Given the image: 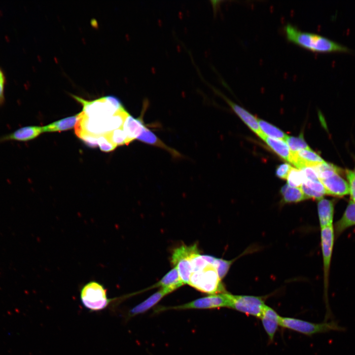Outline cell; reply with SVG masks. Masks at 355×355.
<instances>
[{"mask_svg":"<svg viewBox=\"0 0 355 355\" xmlns=\"http://www.w3.org/2000/svg\"><path fill=\"white\" fill-rule=\"evenodd\" d=\"M216 91L224 99L235 113L253 132L258 136L262 133L260 129L256 117L242 106L231 101L223 94L218 91Z\"/></svg>","mask_w":355,"mask_h":355,"instance_id":"4fadbf2b","label":"cell"},{"mask_svg":"<svg viewBox=\"0 0 355 355\" xmlns=\"http://www.w3.org/2000/svg\"><path fill=\"white\" fill-rule=\"evenodd\" d=\"M324 162L319 155L311 149L291 152L289 161L299 170L305 167H312Z\"/></svg>","mask_w":355,"mask_h":355,"instance_id":"8fae6325","label":"cell"},{"mask_svg":"<svg viewBox=\"0 0 355 355\" xmlns=\"http://www.w3.org/2000/svg\"><path fill=\"white\" fill-rule=\"evenodd\" d=\"M146 107L143 108L142 114L140 117L134 118L129 114L124 122L123 129L126 135L129 144L134 140L138 138L145 126L142 120V116L143 112L146 110Z\"/></svg>","mask_w":355,"mask_h":355,"instance_id":"5bb4252c","label":"cell"},{"mask_svg":"<svg viewBox=\"0 0 355 355\" xmlns=\"http://www.w3.org/2000/svg\"><path fill=\"white\" fill-rule=\"evenodd\" d=\"M287 40L309 51L318 53L351 52L348 47L321 35L303 32L286 24L284 28Z\"/></svg>","mask_w":355,"mask_h":355,"instance_id":"6da1fadb","label":"cell"},{"mask_svg":"<svg viewBox=\"0 0 355 355\" xmlns=\"http://www.w3.org/2000/svg\"><path fill=\"white\" fill-rule=\"evenodd\" d=\"M292 167L288 163H284L278 166L276 169V176L282 179H286Z\"/></svg>","mask_w":355,"mask_h":355,"instance_id":"d6a6232c","label":"cell"},{"mask_svg":"<svg viewBox=\"0 0 355 355\" xmlns=\"http://www.w3.org/2000/svg\"><path fill=\"white\" fill-rule=\"evenodd\" d=\"M87 146L96 147L98 145L97 135L81 132L76 135Z\"/></svg>","mask_w":355,"mask_h":355,"instance_id":"83f0119b","label":"cell"},{"mask_svg":"<svg viewBox=\"0 0 355 355\" xmlns=\"http://www.w3.org/2000/svg\"><path fill=\"white\" fill-rule=\"evenodd\" d=\"M78 119V114L62 119L42 127L43 132L65 131L72 128Z\"/></svg>","mask_w":355,"mask_h":355,"instance_id":"44dd1931","label":"cell"},{"mask_svg":"<svg viewBox=\"0 0 355 355\" xmlns=\"http://www.w3.org/2000/svg\"><path fill=\"white\" fill-rule=\"evenodd\" d=\"M188 284L210 295L224 292V288L216 269L209 262L203 268L192 273Z\"/></svg>","mask_w":355,"mask_h":355,"instance_id":"7a4b0ae2","label":"cell"},{"mask_svg":"<svg viewBox=\"0 0 355 355\" xmlns=\"http://www.w3.org/2000/svg\"><path fill=\"white\" fill-rule=\"evenodd\" d=\"M334 211L333 201L323 198L319 200L318 212L320 228L332 225Z\"/></svg>","mask_w":355,"mask_h":355,"instance_id":"9a60e30c","label":"cell"},{"mask_svg":"<svg viewBox=\"0 0 355 355\" xmlns=\"http://www.w3.org/2000/svg\"><path fill=\"white\" fill-rule=\"evenodd\" d=\"M258 136L279 156L287 162L289 161L291 151L285 142L269 137L263 133Z\"/></svg>","mask_w":355,"mask_h":355,"instance_id":"d6986e66","label":"cell"},{"mask_svg":"<svg viewBox=\"0 0 355 355\" xmlns=\"http://www.w3.org/2000/svg\"><path fill=\"white\" fill-rule=\"evenodd\" d=\"M137 139L143 142L164 149L170 152L175 157L181 156L179 153L166 145L145 126L144 127L142 133Z\"/></svg>","mask_w":355,"mask_h":355,"instance_id":"ffe728a7","label":"cell"},{"mask_svg":"<svg viewBox=\"0 0 355 355\" xmlns=\"http://www.w3.org/2000/svg\"><path fill=\"white\" fill-rule=\"evenodd\" d=\"M228 293L224 292L210 294L209 296L200 298L182 305L168 307H159L157 309L156 312L164 311L168 310L210 309L222 307L229 308V299Z\"/></svg>","mask_w":355,"mask_h":355,"instance_id":"8992f818","label":"cell"},{"mask_svg":"<svg viewBox=\"0 0 355 355\" xmlns=\"http://www.w3.org/2000/svg\"><path fill=\"white\" fill-rule=\"evenodd\" d=\"M204 256L209 263L214 266L219 278L221 280L222 279L227 273L232 261L216 258L210 255H204Z\"/></svg>","mask_w":355,"mask_h":355,"instance_id":"cb8c5ba5","label":"cell"},{"mask_svg":"<svg viewBox=\"0 0 355 355\" xmlns=\"http://www.w3.org/2000/svg\"><path fill=\"white\" fill-rule=\"evenodd\" d=\"M284 141L292 152H297L302 149H310L304 140L302 135L297 137L287 136Z\"/></svg>","mask_w":355,"mask_h":355,"instance_id":"d4e9b609","label":"cell"},{"mask_svg":"<svg viewBox=\"0 0 355 355\" xmlns=\"http://www.w3.org/2000/svg\"><path fill=\"white\" fill-rule=\"evenodd\" d=\"M98 145L103 151H111L116 147V146L111 142L105 134L98 136Z\"/></svg>","mask_w":355,"mask_h":355,"instance_id":"f1b7e54d","label":"cell"},{"mask_svg":"<svg viewBox=\"0 0 355 355\" xmlns=\"http://www.w3.org/2000/svg\"><path fill=\"white\" fill-rule=\"evenodd\" d=\"M281 316L272 308L265 305L259 319L269 339L272 341L280 326Z\"/></svg>","mask_w":355,"mask_h":355,"instance_id":"7c38bea8","label":"cell"},{"mask_svg":"<svg viewBox=\"0 0 355 355\" xmlns=\"http://www.w3.org/2000/svg\"><path fill=\"white\" fill-rule=\"evenodd\" d=\"M346 175L348 180L349 186V193L350 194L351 200L355 203V175L353 171L346 170Z\"/></svg>","mask_w":355,"mask_h":355,"instance_id":"4dcf8cb0","label":"cell"},{"mask_svg":"<svg viewBox=\"0 0 355 355\" xmlns=\"http://www.w3.org/2000/svg\"><path fill=\"white\" fill-rule=\"evenodd\" d=\"M199 251L196 244L191 246L182 245L174 250L171 262L178 270L179 277L184 283L188 284L192 273L190 258L193 254Z\"/></svg>","mask_w":355,"mask_h":355,"instance_id":"52a82bcc","label":"cell"},{"mask_svg":"<svg viewBox=\"0 0 355 355\" xmlns=\"http://www.w3.org/2000/svg\"><path fill=\"white\" fill-rule=\"evenodd\" d=\"M168 294L163 289L161 288L142 302L132 308L128 313V318L145 313L153 307L165 295Z\"/></svg>","mask_w":355,"mask_h":355,"instance_id":"2e32d148","label":"cell"},{"mask_svg":"<svg viewBox=\"0 0 355 355\" xmlns=\"http://www.w3.org/2000/svg\"><path fill=\"white\" fill-rule=\"evenodd\" d=\"M183 284L177 268L174 267L155 284V286H160L169 294Z\"/></svg>","mask_w":355,"mask_h":355,"instance_id":"e0dca14e","label":"cell"},{"mask_svg":"<svg viewBox=\"0 0 355 355\" xmlns=\"http://www.w3.org/2000/svg\"><path fill=\"white\" fill-rule=\"evenodd\" d=\"M287 184L292 187H300L305 180L301 170L292 168L287 177Z\"/></svg>","mask_w":355,"mask_h":355,"instance_id":"4316f807","label":"cell"},{"mask_svg":"<svg viewBox=\"0 0 355 355\" xmlns=\"http://www.w3.org/2000/svg\"><path fill=\"white\" fill-rule=\"evenodd\" d=\"M306 186L314 191L321 194H326L325 189L320 181L318 180H306L303 183Z\"/></svg>","mask_w":355,"mask_h":355,"instance_id":"f546056e","label":"cell"},{"mask_svg":"<svg viewBox=\"0 0 355 355\" xmlns=\"http://www.w3.org/2000/svg\"><path fill=\"white\" fill-rule=\"evenodd\" d=\"M355 225V203L350 201L341 218L337 221L334 233L338 236L346 229Z\"/></svg>","mask_w":355,"mask_h":355,"instance_id":"ac0fdd59","label":"cell"},{"mask_svg":"<svg viewBox=\"0 0 355 355\" xmlns=\"http://www.w3.org/2000/svg\"><path fill=\"white\" fill-rule=\"evenodd\" d=\"M335 237L334 229L333 225L321 228L320 238L321 247L323 256L324 301L326 309L324 320L327 321L332 318L327 296L328 286V277L332 257V250Z\"/></svg>","mask_w":355,"mask_h":355,"instance_id":"5b68a950","label":"cell"},{"mask_svg":"<svg viewBox=\"0 0 355 355\" xmlns=\"http://www.w3.org/2000/svg\"><path fill=\"white\" fill-rule=\"evenodd\" d=\"M228 297L229 308L258 318L261 317L266 305L263 299L259 296L228 293Z\"/></svg>","mask_w":355,"mask_h":355,"instance_id":"ba28073f","label":"cell"},{"mask_svg":"<svg viewBox=\"0 0 355 355\" xmlns=\"http://www.w3.org/2000/svg\"><path fill=\"white\" fill-rule=\"evenodd\" d=\"M6 83V76L4 71L0 67V106L5 103V87Z\"/></svg>","mask_w":355,"mask_h":355,"instance_id":"1f68e13d","label":"cell"},{"mask_svg":"<svg viewBox=\"0 0 355 355\" xmlns=\"http://www.w3.org/2000/svg\"><path fill=\"white\" fill-rule=\"evenodd\" d=\"M80 299L83 307L91 312L103 310L111 301L107 297L106 289L96 281H90L82 287Z\"/></svg>","mask_w":355,"mask_h":355,"instance_id":"277c9868","label":"cell"},{"mask_svg":"<svg viewBox=\"0 0 355 355\" xmlns=\"http://www.w3.org/2000/svg\"><path fill=\"white\" fill-rule=\"evenodd\" d=\"M353 173H354V174L355 175V170H354V171L353 172Z\"/></svg>","mask_w":355,"mask_h":355,"instance_id":"d590c367","label":"cell"},{"mask_svg":"<svg viewBox=\"0 0 355 355\" xmlns=\"http://www.w3.org/2000/svg\"><path fill=\"white\" fill-rule=\"evenodd\" d=\"M281 193L285 203H296L306 199L300 187H292L285 184L282 187Z\"/></svg>","mask_w":355,"mask_h":355,"instance_id":"7402d4cb","label":"cell"},{"mask_svg":"<svg viewBox=\"0 0 355 355\" xmlns=\"http://www.w3.org/2000/svg\"><path fill=\"white\" fill-rule=\"evenodd\" d=\"M261 131L266 136L282 140H285L287 136L281 130L271 124L260 119H257Z\"/></svg>","mask_w":355,"mask_h":355,"instance_id":"603a6c76","label":"cell"},{"mask_svg":"<svg viewBox=\"0 0 355 355\" xmlns=\"http://www.w3.org/2000/svg\"><path fill=\"white\" fill-rule=\"evenodd\" d=\"M300 188L303 193H304L306 199L312 198L314 199L319 200L323 198V195L316 192L314 190L310 189L304 183L302 184Z\"/></svg>","mask_w":355,"mask_h":355,"instance_id":"e575fe53","label":"cell"},{"mask_svg":"<svg viewBox=\"0 0 355 355\" xmlns=\"http://www.w3.org/2000/svg\"><path fill=\"white\" fill-rule=\"evenodd\" d=\"M326 194L342 197L349 193L348 183L340 176V172H334L328 177L320 179Z\"/></svg>","mask_w":355,"mask_h":355,"instance_id":"9c48e42d","label":"cell"},{"mask_svg":"<svg viewBox=\"0 0 355 355\" xmlns=\"http://www.w3.org/2000/svg\"><path fill=\"white\" fill-rule=\"evenodd\" d=\"M108 139L116 146L129 144L126 135L123 128H119L105 133Z\"/></svg>","mask_w":355,"mask_h":355,"instance_id":"484cf974","label":"cell"},{"mask_svg":"<svg viewBox=\"0 0 355 355\" xmlns=\"http://www.w3.org/2000/svg\"><path fill=\"white\" fill-rule=\"evenodd\" d=\"M280 326L308 336L331 331L344 332L346 330L345 327L339 325L335 320L314 323L296 318L283 317H281Z\"/></svg>","mask_w":355,"mask_h":355,"instance_id":"3957f363","label":"cell"},{"mask_svg":"<svg viewBox=\"0 0 355 355\" xmlns=\"http://www.w3.org/2000/svg\"><path fill=\"white\" fill-rule=\"evenodd\" d=\"M43 133L42 127L27 126L19 128L0 137V143L9 141L26 142L33 140Z\"/></svg>","mask_w":355,"mask_h":355,"instance_id":"30bf717a","label":"cell"},{"mask_svg":"<svg viewBox=\"0 0 355 355\" xmlns=\"http://www.w3.org/2000/svg\"><path fill=\"white\" fill-rule=\"evenodd\" d=\"M304 175L305 180H320L318 175L313 167H305L300 169ZM304 180V181H305Z\"/></svg>","mask_w":355,"mask_h":355,"instance_id":"836d02e7","label":"cell"}]
</instances>
